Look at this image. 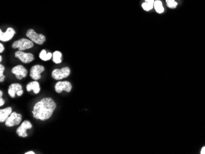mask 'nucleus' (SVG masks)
Returning a JSON list of instances; mask_svg holds the SVG:
<instances>
[{
    "label": "nucleus",
    "instance_id": "17",
    "mask_svg": "<svg viewBox=\"0 0 205 154\" xmlns=\"http://www.w3.org/2000/svg\"><path fill=\"white\" fill-rule=\"evenodd\" d=\"M154 6L155 9V11L158 13H162L164 11V8L162 6V3L160 1H159V0L155 1Z\"/></svg>",
    "mask_w": 205,
    "mask_h": 154
},
{
    "label": "nucleus",
    "instance_id": "2",
    "mask_svg": "<svg viewBox=\"0 0 205 154\" xmlns=\"http://www.w3.org/2000/svg\"><path fill=\"white\" fill-rule=\"evenodd\" d=\"M34 46L33 42L30 39L22 38L18 40L14 41L12 45L13 49H18V51H24L27 49H30Z\"/></svg>",
    "mask_w": 205,
    "mask_h": 154
},
{
    "label": "nucleus",
    "instance_id": "3",
    "mask_svg": "<svg viewBox=\"0 0 205 154\" xmlns=\"http://www.w3.org/2000/svg\"><path fill=\"white\" fill-rule=\"evenodd\" d=\"M26 36L33 43L39 45L43 44L46 40L44 35L36 33L33 29H29L26 32Z\"/></svg>",
    "mask_w": 205,
    "mask_h": 154
},
{
    "label": "nucleus",
    "instance_id": "14",
    "mask_svg": "<svg viewBox=\"0 0 205 154\" xmlns=\"http://www.w3.org/2000/svg\"><path fill=\"white\" fill-rule=\"evenodd\" d=\"M12 113V108L7 107L0 110V122H5Z\"/></svg>",
    "mask_w": 205,
    "mask_h": 154
},
{
    "label": "nucleus",
    "instance_id": "22",
    "mask_svg": "<svg viewBox=\"0 0 205 154\" xmlns=\"http://www.w3.org/2000/svg\"><path fill=\"white\" fill-rule=\"evenodd\" d=\"M146 3H148L151 5H154V0H145Z\"/></svg>",
    "mask_w": 205,
    "mask_h": 154
},
{
    "label": "nucleus",
    "instance_id": "9",
    "mask_svg": "<svg viewBox=\"0 0 205 154\" xmlns=\"http://www.w3.org/2000/svg\"><path fill=\"white\" fill-rule=\"evenodd\" d=\"M8 93L9 96L12 98L15 97V95H17L18 97H21L24 93L22 87L19 84H12L9 87Z\"/></svg>",
    "mask_w": 205,
    "mask_h": 154
},
{
    "label": "nucleus",
    "instance_id": "1",
    "mask_svg": "<svg viewBox=\"0 0 205 154\" xmlns=\"http://www.w3.org/2000/svg\"><path fill=\"white\" fill-rule=\"evenodd\" d=\"M57 104L51 98H44L37 102L33 106L32 114L33 117L41 121L49 119L54 113Z\"/></svg>",
    "mask_w": 205,
    "mask_h": 154
},
{
    "label": "nucleus",
    "instance_id": "4",
    "mask_svg": "<svg viewBox=\"0 0 205 154\" xmlns=\"http://www.w3.org/2000/svg\"><path fill=\"white\" fill-rule=\"evenodd\" d=\"M71 73L68 67H64L61 69H55L52 72V77L55 80H61L68 78Z\"/></svg>",
    "mask_w": 205,
    "mask_h": 154
},
{
    "label": "nucleus",
    "instance_id": "26",
    "mask_svg": "<svg viewBox=\"0 0 205 154\" xmlns=\"http://www.w3.org/2000/svg\"><path fill=\"white\" fill-rule=\"evenodd\" d=\"M1 61H2V56L1 55V56H0V62H1Z\"/></svg>",
    "mask_w": 205,
    "mask_h": 154
},
{
    "label": "nucleus",
    "instance_id": "5",
    "mask_svg": "<svg viewBox=\"0 0 205 154\" xmlns=\"http://www.w3.org/2000/svg\"><path fill=\"white\" fill-rule=\"evenodd\" d=\"M22 115L16 112H12L9 117L5 121V125L7 127H12L20 124L22 121Z\"/></svg>",
    "mask_w": 205,
    "mask_h": 154
},
{
    "label": "nucleus",
    "instance_id": "21",
    "mask_svg": "<svg viewBox=\"0 0 205 154\" xmlns=\"http://www.w3.org/2000/svg\"><path fill=\"white\" fill-rule=\"evenodd\" d=\"M4 103L5 101L2 98V97H0V106H3L4 104Z\"/></svg>",
    "mask_w": 205,
    "mask_h": 154
},
{
    "label": "nucleus",
    "instance_id": "6",
    "mask_svg": "<svg viewBox=\"0 0 205 154\" xmlns=\"http://www.w3.org/2000/svg\"><path fill=\"white\" fill-rule=\"evenodd\" d=\"M33 126L31 122L28 120H25L22 122L21 125L18 127L16 130V133L17 135L22 138H26L28 136V134L26 133L27 130H30L32 128Z\"/></svg>",
    "mask_w": 205,
    "mask_h": 154
},
{
    "label": "nucleus",
    "instance_id": "10",
    "mask_svg": "<svg viewBox=\"0 0 205 154\" xmlns=\"http://www.w3.org/2000/svg\"><path fill=\"white\" fill-rule=\"evenodd\" d=\"M11 72L15 76L16 78L18 80H21L22 79L25 78L28 74L26 69L22 65H17L14 66L12 69Z\"/></svg>",
    "mask_w": 205,
    "mask_h": 154
},
{
    "label": "nucleus",
    "instance_id": "25",
    "mask_svg": "<svg viewBox=\"0 0 205 154\" xmlns=\"http://www.w3.org/2000/svg\"><path fill=\"white\" fill-rule=\"evenodd\" d=\"M25 153V154H35V153L33 151H28V152H26Z\"/></svg>",
    "mask_w": 205,
    "mask_h": 154
},
{
    "label": "nucleus",
    "instance_id": "16",
    "mask_svg": "<svg viewBox=\"0 0 205 154\" xmlns=\"http://www.w3.org/2000/svg\"><path fill=\"white\" fill-rule=\"evenodd\" d=\"M62 54L60 51H55L53 53V62L55 63H61L62 62Z\"/></svg>",
    "mask_w": 205,
    "mask_h": 154
},
{
    "label": "nucleus",
    "instance_id": "24",
    "mask_svg": "<svg viewBox=\"0 0 205 154\" xmlns=\"http://www.w3.org/2000/svg\"><path fill=\"white\" fill-rule=\"evenodd\" d=\"M201 154H205V147H203L201 150Z\"/></svg>",
    "mask_w": 205,
    "mask_h": 154
},
{
    "label": "nucleus",
    "instance_id": "15",
    "mask_svg": "<svg viewBox=\"0 0 205 154\" xmlns=\"http://www.w3.org/2000/svg\"><path fill=\"white\" fill-rule=\"evenodd\" d=\"M53 56V54L51 52H47L45 49H43L41 51V52L40 54V58L43 61H48L52 59Z\"/></svg>",
    "mask_w": 205,
    "mask_h": 154
},
{
    "label": "nucleus",
    "instance_id": "8",
    "mask_svg": "<svg viewBox=\"0 0 205 154\" xmlns=\"http://www.w3.org/2000/svg\"><path fill=\"white\" fill-rule=\"evenodd\" d=\"M72 89V85L69 81H59L55 85V90L57 93H60L63 91L70 92Z\"/></svg>",
    "mask_w": 205,
    "mask_h": 154
},
{
    "label": "nucleus",
    "instance_id": "19",
    "mask_svg": "<svg viewBox=\"0 0 205 154\" xmlns=\"http://www.w3.org/2000/svg\"><path fill=\"white\" fill-rule=\"evenodd\" d=\"M167 3L168 4V6L171 8L176 7L178 4V3L176 2L174 0H167Z\"/></svg>",
    "mask_w": 205,
    "mask_h": 154
},
{
    "label": "nucleus",
    "instance_id": "13",
    "mask_svg": "<svg viewBox=\"0 0 205 154\" xmlns=\"http://www.w3.org/2000/svg\"><path fill=\"white\" fill-rule=\"evenodd\" d=\"M26 90L28 92L33 91L35 94L39 93L41 90L40 84L37 81H33L30 82L26 85Z\"/></svg>",
    "mask_w": 205,
    "mask_h": 154
},
{
    "label": "nucleus",
    "instance_id": "20",
    "mask_svg": "<svg viewBox=\"0 0 205 154\" xmlns=\"http://www.w3.org/2000/svg\"><path fill=\"white\" fill-rule=\"evenodd\" d=\"M142 7L144 9L145 11H149L151 9H152L154 7V5H151L148 3H144L142 4Z\"/></svg>",
    "mask_w": 205,
    "mask_h": 154
},
{
    "label": "nucleus",
    "instance_id": "23",
    "mask_svg": "<svg viewBox=\"0 0 205 154\" xmlns=\"http://www.w3.org/2000/svg\"><path fill=\"white\" fill-rule=\"evenodd\" d=\"M4 51V47L3 44H0V53H2Z\"/></svg>",
    "mask_w": 205,
    "mask_h": 154
},
{
    "label": "nucleus",
    "instance_id": "18",
    "mask_svg": "<svg viewBox=\"0 0 205 154\" xmlns=\"http://www.w3.org/2000/svg\"><path fill=\"white\" fill-rule=\"evenodd\" d=\"M5 70V67L3 65H0V82H2L5 79V76L3 74V73Z\"/></svg>",
    "mask_w": 205,
    "mask_h": 154
},
{
    "label": "nucleus",
    "instance_id": "12",
    "mask_svg": "<svg viewBox=\"0 0 205 154\" xmlns=\"http://www.w3.org/2000/svg\"><path fill=\"white\" fill-rule=\"evenodd\" d=\"M15 34L14 29L9 27L8 28L6 32L3 33L2 30H0V40L3 42H7L10 41Z\"/></svg>",
    "mask_w": 205,
    "mask_h": 154
},
{
    "label": "nucleus",
    "instance_id": "7",
    "mask_svg": "<svg viewBox=\"0 0 205 154\" xmlns=\"http://www.w3.org/2000/svg\"><path fill=\"white\" fill-rule=\"evenodd\" d=\"M15 56L24 63H31L35 60L34 55L32 53H25L21 51H18L15 53Z\"/></svg>",
    "mask_w": 205,
    "mask_h": 154
},
{
    "label": "nucleus",
    "instance_id": "11",
    "mask_svg": "<svg viewBox=\"0 0 205 154\" xmlns=\"http://www.w3.org/2000/svg\"><path fill=\"white\" fill-rule=\"evenodd\" d=\"M44 71V67L40 65H36L32 67L30 69V76L31 78L37 81L40 79L41 78V74Z\"/></svg>",
    "mask_w": 205,
    "mask_h": 154
}]
</instances>
